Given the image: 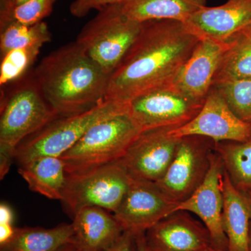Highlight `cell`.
Wrapping results in <instances>:
<instances>
[{"label":"cell","mask_w":251,"mask_h":251,"mask_svg":"<svg viewBox=\"0 0 251 251\" xmlns=\"http://www.w3.org/2000/svg\"><path fill=\"white\" fill-rule=\"evenodd\" d=\"M200 39L180 21L143 23L139 35L109 77L105 100L128 105L142 94L171 83Z\"/></svg>","instance_id":"obj_1"},{"label":"cell","mask_w":251,"mask_h":251,"mask_svg":"<svg viewBox=\"0 0 251 251\" xmlns=\"http://www.w3.org/2000/svg\"><path fill=\"white\" fill-rule=\"evenodd\" d=\"M33 75L60 117L80 113L104 101L110 77L75 41L46 56Z\"/></svg>","instance_id":"obj_2"},{"label":"cell","mask_w":251,"mask_h":251,"mask_svg":"<svg viewBox=\"0 0 251 251\" xmlns=\"http://www.w3.org/2000/svg\"><path fill=\"white\" fill-rule=\"evenodd\" d=\"M1 96L0 152L14 154L16 149L60 117L43 95L33 74L16 82Z\"/></svg>","instance_id":"obj_3"},{"label":"cell","mask_w":251,"mask_h":251,"mask_svg":"<svg viewBox=\"0 0 251 251\" xmlns=\"http://www.w3.org/2000/svg\"><path fill=\"white\" fill-rule=\"evenodd\" d=\"M140 133L127 112L101 120L61 156L67 174L116 163Z\"/></svg>","instance_id":"obj_4"},{"label":"cell","mask_w":251,"mask_h":251,"mask_svg":"<svg viewBox=\"0 0 251 251\" xmlns=\"http://www.w3.org/2000/svg\"><path fill=\"white\" fill-rule=\"evenodd\" d=\"M142 25L126 17L120 4L110 5L84 26L75 42L110 76L139 35Z\"/></svg>","instance_id":"obj_5"},{"label":"cell","mask_w":251,"mask_h":251,"mask_svg":"<svg viewBox=\"0 0 251 251\" xmlns=\"http://www.w3.org/2000/svg\"><path fill=\"white\" fill-rule=\"evenodd\" d=\"M126 104L105 100L93 108L59 117L18 147L15 158L21 165L42 156L61 157L92 126L108 117L127 112Z\"/></svg>","instance_id":"obj_6"},{"label":"cell","mask_w":251,"mask_h":251,"mask_svg":"<svg viewBox=\"0 0 251 251\" xmlns=\"http://www.w3.org/2000/svg\"><path fill=\"white\" fill-rule=\"evenodd\" d=\"M131 178L118 163L67 174L62 202L73 216L85 207L115 213L129 188Z\"/></svg>","instance_id":"obj_7"},{"label":"cell","mask_w":251,"mask_h":251,"mask_svg":"<svg viewBox=\"0 0 251 251\" xmlns=\"http://www.w3.org/2000/svg\"><path fill=\"white\" fill-rule=\"evenodd\" d=\"M204 102L188 97L171 82L133 99L128 103L127 113L141 132L175 129L192 120Z\"/></svg>","instance_id":"obj_8"},{"label":"cell","mask_w":251,"mask_h":251,"mask_svg":"<svg viewBox=\"0 0 251 251\" xmlns=\"http://www.w3.org/2000/svg\"><path fill=\"white\" fill-rule=\"evenodd\" d=\"M214 143L197 135L179 138L173 161L155 184L173 202L179 204L186 201L205 179Z\"/></svg>","instance_id":"obj_9"},{"label":"cell","mask_w":251,"mask_h":251,"mask_svg":"<svg viewBox=\"0 0 251 251\" xmlns=\"http://www.w3.org/2000/svg\"><path fill=\"white\" fill-rule=\"evenodd\" d=\"M169 133L176 138L197 135L214 143H243L251 140V125L239 119L219 90L212 87L198 115L182 126L170 130Z\"/></svg>","instance_id":"obj_10"},{"label":"cell","mask_w":251,"mask_h":251,"mask_svg":"<svg viewBox=\"0 0 251 251\" xmlns=\"http://www.w3.org/2000/svg\"><path fill=\"white\" fill-rule=\"evenodd\" d=\"M167 128L144 130L117 162L131 179L156 182L174 158L179 138Z\"/></svg>","instance_id":"obj_11"},{"label":"cell","mask_w":251,"mask_h":251,"mask_svg":"<svg viewBox=\"0 0 251 251\" xmlns=\"http://www.w3.org/2000/svg\"><path fill=\"white\" fill-rule=\"evenodd\" d=\"M177 205L155 183L131 179L128 191L114 216L125 232L138 237L174 214Z\"/></svg>","instance_id":"obj_12"},{"label":"cell","mask_w":251,"mask_h":251,"mask_svg":"<svg viewBox=\"0 0 251 251\" xmlns=\"http://www.w3.org/2000/svg\"><path fill=\"white\" fill-rule=\"evenodd\" d=\"M223 172L222 162L214 151L205 179L189 198L178 204L175 212L184 211L197 216L209 231L211 247L228 251V240L225 233L222 221L224 198L221 178Z\"/></svg>","instance_id":"obj_13"},{"label":"cell","mask_w":251,"mask_h":251,"mask_svg":"<svg viewBox=\"0 0 251 251\" xmlns=\"http://www.w3.org/2000/svg\"><path fill=\"white\" fill-rule=\"evenodd\" d=\"M184 23L198 37L228 44L251 29V0H227L221 6H205Z\"/></svg>","instance_id":"obj_14"},{"label":"cell","mask_w":251,"mask_h":251,"mask_svg":"<svg viewBox=\"0 0 251 251\" xmlns=\"http://www.w3.org/2000/svg\"><path fill=\"white\" fill-rule=\"evenodd\" d=\"M145 242L150 251H200L211 247L205 226L176 211L149 229Z\"/></svg>","instance_id":"obj_15"},{"label":"cell","mask_w":251,"mask_h":251,"mask_svg":"<svg viewBox=\"0 0 251 251\" xmlns=\"http://www.w3.org/2000/svg\"><path fill=\"white\" fill-rule=\"evenodd\" d=\"M227 46L209 38H201L172 84L188 97L204 101Z\"/></svg>","instance_id":"obj_16"},{"label":"cell","mask_w":251,"mask_h":251,"mask_svg":"<svg viewBox=\"0 0 251 251\" xmlns=\"http://www.w3.org/2000/svg\"><path fill=\"white\" fill-rule=\"evenodd\" d=\"M74 241L81 251H104L120 239L125 230L110 212L85 207L74 215Z\"/></svg>","instance_id":"obj_17"},{"label":"cell","mask_w":251,"mask_h":251,"mask_svg":"<svg viewBox=\"0 0 251 251\" xmlns=\"http://www.w3.org/2000/svg\"><path fill=\"white\" fill-rule=\"evenodd\" d=\"M221 186L224 198L223 227L228 240V251H249L250 196L234 186L224 168Z\"/></svg>","instance_id":"obj_18"},{"label":"cell","mask_w":251,"mask_h":251,"mask_svg":"<svg viewBox=\"0 0 251 251\" xmlns=\"http://www.w3.org/2000/svg\"><path fill=\"white\" fill-rule=\"evenodd\" d=\"M18 173L31 191L51 200L62 201L67 181L61 157L42 156L20 166Z\"/></svg>","instance_id":"obj_19"},{"label":"cell","mask_w":251,"mask_h":251,"mask_svg":"<svg viewBox=\"0 0 251 251\" xmlns=\"http://www.w3.org/2000/svg\"><path fill=\"white\" fill-rule=\"evenodd\" d=\"M206 4V0H128L119 4L126 17L137 22L174 20L186 23Z\"/></svg>","instance_id":"obj_20"},{"label":"cell","mask_w":251,"mask_h":251,"mask_svg":"<svg viewBox=\"0 0 251 251\" xmlns=\"http://www.w3.org/2000/svg\"><path fill=\"white\" fill-rule=\"evenodd\" d=\"M72 224H62L52 228H15L13 237L0 244V251H57L74 242Z\"/></svg>","instance_id":"obj_21"},{"label":"cell","mask_w":251,"mask_h":251,"mask_svg":"<svg viewBox=\"0 0 251 251\" xmlns=\"http://www.w3.org/2000/svg\"><path fill=\"white\" fill-rule=\"evenodd\" d=\"M225 171L234 186L241 192L251 193V140L249 141H224L214 143Z\"/></svg>","instance_id":"obj_22"},{"label":"cell","mask_w":251,"mask_h":251,"mask_svg":"<svg viewBox=\"0 0 251 251\" xmlns=\"http://www.w3.org/2000/svg\"><path fill=\"white\" fill-rule=\"evenodd\" d=\"M242 80H251V29L227 44L213 85Z\"/></svg>","instance_id":"obj_23"},{"label":"cell","mask_w":251,"mask_h":251,"mask_svg":"<svg viewBox=\"0 0 251 251\" xmlns=\"http://www.w3.org/2000/svg\"><path fill=\"white\" fill-rule=\"evenodd\" d=\"M50 31L44 21L33 25L13 22L0 27V54L29 46L43 47L51 41Z\"/></svg>","instance_id":"obj_24"},{"label":"cell","mask_w":251,"mask_h":251,"mask_svg":"<svg viewBox=\"0 0 251 251\" xmlns=\"http://www.w3.org/2000/svg\"><path fill=\"white\" fill-rule=\"evenodd\" d=\"M41 49L39 46L21 48L1 56L0 85L1 89L25 76L28 69L37 58Z\"/></svg>","instance_id":"obj_25"},{"label":"cell","mask_w":251,"mask_h":251,"mask_svg":"<svg viewBox=\"0 0 251 251\" xmlns=\"http://www.w3.org/2000/svg\"><path fill=\"white\" fill-rule=\"evenodd\" d=\"M229 108L239 119L251 125V80L214 84Z\"/></svg>","instance_id":"obj_26"},{"label":"cell","mask_w":251,"mask_h":251,"mask_svg":"<svg viewBox=\"0 0 251 251\" xmlns=\"http://www.w3.org/2000/svg\"><path fill=\"white\" fill-rule=\"evenodd\" d=\"M57 0H29L26 4L0 14V27L16 22L33 25L44 21L53 11Z\"/></svg>","instance_id":"obj_27"},{"label":"cell","mask_w":251,"mask_h":251,"mask_svg":"<svg viewBox=\"0 0 251 251\" xmlns=\"http://www.w3.org/2000/svg\"><path fill=\"white\" fill-rule=\"evenodd\" d=\"M128 0H74L69 7V11L75 18H84L92 10H100L110 5L122 4Z\"/></svg>","instance_id":"obj_28"},{"label":"cell","mask_w":251,"mask_h":251,"mask_svg":"<svg viewBox=\"0 0 251 251\" xmlns=\"http://www.w3.org/2000/svg\"><path fill=\"white\" fill-rule=\"evenodd\" d=\"M104 251H137L136 237L125 232L111 247Z\"/></svg>","instance_id":"obj_29"},{"label":"cell","mask_w":251,"mask_h":251,"mask_svg":"<svg viewBox=\"0 0 251 251\" xmlns=\"http://www.w3.org/2000/svg\"><path fill=\"white\" fill-rule=\"evenodd\" d=\"M29 0H0V14L8 12L26 4Z\"/></svg>","instance_id":"obj_30"},{"label":"cell","mask_w":251,"mask_h":251,"mask_svg":"<svg viewBox=\"0 0 251 251\" xmlns=\"http://www.w3.org/2000/svg\"><path fill=\"white\" fill-rule=\"evenodd\" d=\"M15 227L11 224H0V244H4L14 235Z\"/></svg>","instance_id":"obj_31"},{"label":"cell","mask_w":251,"mask_h":251,"mask_svg":"<svg viewBox=\"0 0 251 251\" xmlns=\"http://www.w3.org/2000/svg\"><path fill=\"white\" fill-rule=\"evenodd\" d=\"M14 214L11 208L4 203L0 205V224H12Z\"/></svg>","instance_id":"obj_32"},{"label":"cell","mask_w":251,"mask_h":251,"mask_svg":"<svg viewBox=\"0 0 251 251\" xmlns=\"http://www.w3.org/2000/svg\"><path fill=\"white\" fill-rule=\"evenodd\" d=\"M137 251H150L145 242V234L136 237Z\"/></svg>","instance_id":"obj_33"},{"label":"cell","mask_w":251,"mask_h":251,"mask_svg":"<svg viewBox=\"0 0 251 251\" xmlns=\"http://www.w3.org/2000/svg\"><path fill=\"white\" fill-rule=\"evenodd\" d=\"M81 251L80 249H79V247H77L75 242L70 243V244H68L67 245L64 246V247L59 249L58 251Z\"/></svg>","instance_id":"obj_34"},{"label":"cell","mask_w":251,"mask_h":251,"mask_svg":"<svg viewBox=\"0 0 251 251\" xmlns=\"http://www.w3.org/2000/svg\"><path fill=\"white\" fill-rule=\"evenodd\" d=\"M250 196L251 201V193L249 195ZM249 251H251V219L250 223V227H249Z\"/></svg>","instance_id":"obj_35"},{"label":"cell","mask_w":251,"mask_h":251,"mask_svg":"<svg viewBox=\"0 0 251 251\" xmlns=\"http://www.w3.org/2000/svg\"><path fill=\"white\" fill-rule=\"evenodd\" d=\"M210 249L211 251H223L221 250H218V249H214V248L210 247Z\"/></svg>","instance_id":"obj_36"},{"label":"cell","mask_w":251,"mask_h":251,"mask_svg":"<svg viewBox=\"0 0 251 251\" xmlns=\"http://www.w3.org/2000/svg\"><path fill=\"white\" fill-rule=\"evenodd\" d=\"M200 251H211L210 249V247L209 249H204V250Z\"/></svg>","instance_id":"obj_37"}]
</instances>
